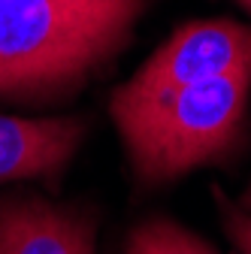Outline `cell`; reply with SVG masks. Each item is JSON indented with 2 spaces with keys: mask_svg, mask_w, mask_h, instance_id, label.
Wrapping results in <instances>:
<instances>
[{
  "mask_svg": "<svg viewBox=\"0 0 251 254\" xmlns=\"http://www.w3.org/2000/svg\"><path fill=\"white\" fill-rule=\"evenodd\" d=\"M148 0H0V100H64L106 70Z\"/></svg>",
  "mask_w": 251,
  "mask_h": 254,
  "instance_id": "1",
  "label": "cell"
},
{
  "mask_svg": "<svg viewBox=\"0 0 251 254\" xmlns=\"http://www.w3.org/2000/svg\"><path fill=\"white\" fill-rule=\"evenodd\" d=\"M251 67L158 97L112 94V118L145 182H167L224 157L242 127Z\"/></svg>",
  "mask_w": 251,
  "mask_h": 254,
  "instance_id": "2",
  "label": "cell"
},
{
  "mask_svg": "<svg viewBox=\"0 0 251 254\" xmlns=\"http://www.w3.org/2000/svg\"><path fill=\"white\" fill-rule=\"evenodd\" d=\"M242 67H251L248 24L230 18L191 21L179 27L118 91L127 97H158Z\"/></svg>",
  "mask_w": 251,
  "mask_h": 254,
  "instance_id": "3",
  "label": "cell"
},
{
  "mask_svg": "<svg viewBox=\"0 0 251 254\" xmlns=\"http://www.w3.org/2000/svg\"><path fill=\"white\" fill-rule=\"evenodd\" d=\"M0 254H94V218L40 194H3Z\"/></svg>",
  "mask_w": 251,
  "mask_h": 254,
  "instance_id": "4",
  "label": "cell"
},
{
  "mask_svg": "<svg viewBox=\"0 0 251 254\" xmlns=\"http://www.w3.org/2000/svg\"><path fill=\"white\" fill-rule=\"evenodd\" d=\"M82 136V118L0 115V185L58 176L76 154Z\"/></svg>",
  "mask_w": 251,
  "mask_h": 254,
  "instance_id": "5",
  "label": "cell"
},
{
  "mask_svg": "<svg viewBox=\"0 0 251 254\" xmlns=\"http://www.w3.org/2000/svg\"><path fill=\"white\" fill-rule=\"evenodd\" d=\"M127 254H215V248L167 218H151L130 233Z\"/></svg>",
  "mask_w": 251,
  "mask_h": 254,
  "instance_id": "6",
  "label": "cell"
},
{
  "mask_svg": "<svg viewBox=\"0 0 251 254\" xmlns=\"http://www.w3.org/2000/svg\"><path fill=\"white\" fill-rule=\"evenodd\" d=\"M215 197H218V206H221L224 230H227V236H230L233 245H236V254H251V212L233 206L218 188H215Z\"/></svg>",
  "mask_w": 251,
  "mask_h": 254,
  "instance_id": "7",
  "label": "cell"
},
{
  "mask_svg": "<svg viewBox=\"0 0 251 254\" xmlns=\"http://www.w3.org/2000/svg\"><path fill=\"white\" fill-rule=\"evenodd\" d=\"M239 209H245V212H251V182H248V188L242 190V203H239Z\"/></svg>",
  "mask_w": 251,
  "mask_h": 254,
  "instance_id": "8",
  "label": "cell"
},
{
  "mask_svg": "<svg viewBox=\"0 0 251 254\" xmlns=\"http://www.w3.org/2000/svg\"><path fill=\"white\" fill-rule=\"evenodd\" d=\"M239 3H242V6H245V9H251V0H239Z\"/></svg>",
  "mask_w": 251,
  "mask_h": 254,
  "instance_id": "9",
  "label": "cell"
}]
</instances>
